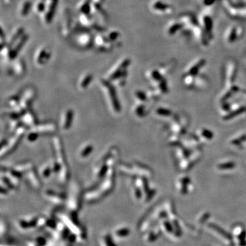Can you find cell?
I'll return each instance as SVG.
<instances>
[{
	"instance_id": "cell-44",
	"label": "cell",
	"mask_w": 246,
	"mask_h": 246,
	"mask_svg": "<svg viewBox=\"0 0 246 246\" xmlns=\"http://www.w3.org/2000/svg\"><path fill=\"white\" fill-rule=\"evenodd\" d=\"M106 36L108 38L110 41L112 42H116L118 39V38L121 36V33L117 30H112L107 32L106 34Z\"/></svg>"
},
{
	"instance_id": "cell-13",
	"label": "cell",
	"mask_w": 246,
	"mask_h": 246,
	"mask_svg": "<svg viewBox=\"0 0 246 246\" xmlns=\"http://www.w3.org/2000/svg\"><path fill=\"white\" fill-rule=\"evenodd\" d=\"M94 38L90 32L78 34L75 39L76 45L82 49H89L94 45Z\"/></svg>"
},
{
	"instance_id": "cell-55",
	"label": "cell",
	"mask_w": 246,
	"mask_h": 246,
	"mask_svg": "<svg viewBox=\"0 0 246 246\" xmlns=\"http://www.w3.org/2000/svg\"><path fill=\"white\" fill-rule=\"evenodd\" d=\"M245 1H246V0H245Z\"/></svg>"
},
{
	"instance_id": "cell-39",
	"label": "cell",
	"mask_w": 246,
	"mask_h": 246,
	"mask_svg": "<svg viewBox=\"0 0 246 246\" xmlns=\"http://www.w3.org/2000/svg\"><path fill=\"white\" fill-rule=\"evenodd\" d=\"M47 240L44 236H39L34 239L30 240L26 243V246H46Z\"/></svg>"
},
{
	"instance_id": "cell-36",
	"label": "cell",
	"mask_w": 246,
	"mask_h": 246,
	"mask_svg": "<svg viewBox=\"0 0 246 246\" xmlns=\"http://www.w3.org/2000/svg\"><path fill=\"white\" fill-rule=\"evenodd\" d=\"M32 168H33V165L31 163H29V162H26L25 163L16 165L14 168H12V170L14 172H16L22 175L23 173L28 172V171Z\"/></svg>"
},
{
	"instance_id": "cell-12",
	"label": "cell",
	"mask_w": 246,
	"mask_h": 246,
	"mask_svg": "<svg viewBox=\"0 0 246 246\" xmlns=\"http://www.w3.org/2000/svg\"><path fill=\"white\" fill-rule=\"evenodd\" d=\"M198 22L211 41L213 38V21L212 17L207 13H201L198 18Z\"/></svg>"
},
{
	"instance_id": "cell-19",
	"label": "cell",
	"mask_w": 246,
	"mask_h": 246,
	"mask_svg": "<svg viewBox=\"0 0 246 246\" xmlns=\"http://www.w3.org/2000/svg\"><path fill=\"white\" fill-rule=\"evenodd\" d=\"M51 58V52L45 47H41L36 51L34 60L38 66H41L47 64Z\"/></svg>"
},
{
	"instance_id": "cell-20",
	"label": "cell",
	"mask_w": 246,
	"mask_h": 246,
	"mask_svg": "<svg viewBox=\"0 0 246 246\" xmlns=\"http://www.w3.org/2000/svg\"><path fill=\"white\" fill-rule=\"evenodd\" d=\"M178 19L183 23L185 28H187V29L192 30L194 27L199 25L197 17L194 14L190 12L184 13V14L181 15Z\"/></svg>"
},
{
	"instance_id": "cell-4",
	"label": "cell",
	"mask_w": 246,
	"mask_h": 246,
	"mask_svg": "<svg viewBox=\"0 0 246 246\" xmlns=\"http://www.w3.org/2000/svg\"><path fill=\"white\" fill-rule=\"evenodd\" d=\"M130 64L131 60L129 58H123L110 70L107 75L106 79L112 82L121 76H127V68Z\"/></svg>"
},
{
	"instance_id": "cell-40",
	"label": "cell",
	"mask_w": 246,
	"mask_h": 246,
	"mask_svg": "<svg viewBox=\"0 0 246 246\" xmlns=\"http://www.w3.org/2000/svg\"><path fill=\"white\" fill-rule=\"evenodd\" d=\"M68 178H69V171H68L67 165H66V164H65V165H62L60 167L59 179H60L61 183H65L67 182Z\"/></svg>"
},
{
	"instance_id": "cell-11",
	"label": "cell",
	"mask_w": 246,
	"mask_h": 246,
	"mask_svg": "<svg viewBox=\"0 0 246 246\" xmlns=\"http://www.w3.org/2000/svg\"><path fill=\"white\" fill-rule=\"evenodd\" d=\"M45 9L42 14V18L45 24L49 25L52 21L54 17L58 4V0H45Z\"/></svg>"
},
{
	"instance_id": "cell-22",
	"label": "cell",
	"mask_w": 246,
	"mask_h": 246,
	"mask_svg": "<svg viewBox=\"0 0 246 246\" xmlns=\"http://www.w3.org/2000/svg\"><path fill=\"white\" fill-rule=\"evenodd\" d=\"M131 231L129 228L126 226H119L114 229L112 232V236L117 242L125 241L130 235Z\"/></svg>"
},
{
	"instance_id": "cell-41",
	"label": "cell",
	"mask_w": 246,
	"mask_h": 246,
	"mask_svg": "<svg viewBox=\"0 0 246 246\" xmlns=\"http://www.w3.org/2000/svg\"><path fill=\"white\" fill-rule=\"evenodd\" d=\"M109 170V166L106 163H102L101 165L99 166V167L96 171V176L98 178H105L106 176L107 173Z\"/></svg>"
},
{
	"instance_id": "cell-18",
	"label": "cell",
	"mask_w": 246,
	"mask_h": 246,
	"mask_svg": "<svg viewBox=\"0 0 246 246\" xmlns=\"http://www.w3.org/2000/svg\"><path fill=\"white\" fill-rule=\"evenodd\" d=\"M72 19L68 11H64V16L63 18L61 28V33L64 38L68 39L72 33Z\"/></svg>"
},
{
	"instance_id": "cell-49",
	"label": "cell",
	"mask_w": 246,
	"mask_h": 246,
	"mask_svg": "<svg viewBox=\"0 0 246 246\" xmlns=\"http://www.w3.org/2000/svg\"><path fill=\"white\" fill-rule=\"evenodd\" d=\"M7 226L6 224L3 223V220H1V235L3 236L4 235L5 233H6L7 232Z\"/></svg>"
},
{
	"instance_id": "cell-9",
	"label": "cell",
	"mask_w": 246,
	"mask_h": 246,
	"mask_svg": "<svg viewBox=\"0 0 246 246\" xmlns=\"http://www.w3.org/2000/svg\"><path fill=\"white\" fill-rule=\"evenodd\" d=\"M150 8L152 12L161 16H168L174 12L172 6L162 0H154L152 1L150 4Z\"/></svg>"
},
{
	"instance_id": "cell-50",
	"label": "cell",
	"mask_w": 246,
	"mask_h": 246,
	"mask_svg": "<svg viewBox=\"0 0 246 246\" xmlns=\"http://www.w3.org/2000/svg\"><path fill=\"white\" fill-rule=\"evenodd\" d=\"M135 95H136V96L141 101L146 100V95H145L144 92H141V91H137V92H135Z\"/></svg>"
},
{
	"instance_id": "cell-10",
	"label": "cell",
	"mask_w": 246,
	"mask_h": 246,
	"mask_svg": "<svg viewBox=\"0 0 246 246\" xmlns=\"http://www.w3.org/2000/svg\"><path fill=\"white\" fill-rule=\"evenodd\" d=\"M29 39V35L28 34L25 33L21 37L19 38L16 42H14L12 45H10V49L9 51L8 55L6 60L8 61L14 60L18 56L19 53L23 47L28 41Z\"/></svg>"
},
{
	"instance_id": "cell-46",
	"label": "cell",
	"mask_w": 246,
	"mask_h": 246,
	"mask_svg": "<svg viewBox=\"0 0 246 246\" xmlns=\"http://www.w3.org/2000/svg\"><path fill=\"white\" fill-rule=\"evenodd\" d=\"M175 65V62H170L169 63H167V64H165V66H162L160 68L159 71L161 72V74H164V73H166V72H168L170 70H171L173 68H174V66Z\"/></svg>"
},
{
	"instance_id": "cell-37",
	"label": "cell",
	"mask_w": 246,
	"mask_h": 246,
	"mask_svg": "<svg viewBox=\"0 0 246 246\" xmlns=\"http://www.w3.org/2000/svg\"><path fill=\"white\" fill-rule=\"evenodd\" d=\"M92 78V75L90 73H86L82 76L79 82V86L80 88L82 90L86 89L88 87V85L90 84Z\"/></svg>"
},
{
	"instance_id": "cell-48",
	"label": "cell",
	"mask_w": 246,
	"mask_h": 246,
	"mask_svg": "<svg viewBox=\"0 0 246 246\" xmlns=\"http://www.w3.org/2000/svg\"><path fill=\"white\" fill-rule=\"evenodd\" d=\"M51 172H53V170L51 167L49 166L46 167L43 170V172H42V176H43L44 178H48V177L50 176Z\"/></svg>"
},
{
	"instance_id": "cell-16",
	"label": "cell",
	"mask_w": 246,
	"mask_h": 246,
	"mask_svg": "<svg viewBox=\"0 0 246 246\" xmlns=\"http://www.w3.org/2000/svg\"><path fill=\"white\" fill-rule=\"evenodd\" d=\"M53 147H54L56 161H58L59 165L61 167L66 163L65 162V155H64V148H63L62 142H61L60 138H58V136L55 137L53 140Z\"/></svg>"
},
{
	"instance_id": "cell-8",
	"label": "cell",
	"mask_w": 246,
	"mask_h": 246,
	"mask_svg": "<svg viewBox=\"0 0 246 246\" xmlns=\"http://www.w3.org/2000/svg\"><path fill=\"white\" fill-rule=\"evenodd\" d=\"M114 181H115V172L114 167H109V170L106 176H105L104 181L101 185L99 189L105 196L112 192L114 187Z\"/></svg>"
},
{
	"instance_id": "cell-33",
	"label": "cell",
	"mask_w": 246,
	"mask_h": 246,
	"mask_svg": "<svg viewBox=\"0 0 246 246\" xmlns=\"http://www.w3.org/2000/svg\"><path fill=\"white\" fill-rule=\"evenodd\" d=\"M13 72L17 76H21L25 71V64L22 59H17L14 61L12 66Z\"/></svg>"
},
{
	"instance_id": "cell-28",
	"label": "cell",
	"mask_w": 246,
	"mask_h": 246,
	"mask_svg": "<svg viewBox=\"0 0 246 246\" xmlns=\"http://www.w3.org/2000/svg\"><path fill=\"white\" fill-rule=\"evenodd\" d=\"M236 72V64L234 61L230 60L226 66V79L228 83H231L234 81Z\"/></svg>"
},
{
	"instance_id": "cell-29",
	"label": "cell",
	"mask_w": 246,
	"mask_h": 246,
	"mask_svg": "<svg viewBox=\"0 0 246 246\" xmlns=\"http://www.w3.org/2000/svg\"><path fill=\"white\" fill-rule=\"evenodd\" d=\"M77 10L79 14H91V0H80L77 5Z\"/></svg>"
},
{
	"instance_id": "cell-3",
	"label": "cell",
	"mask_w": 246,
	"mask_h": 246,
	"mask_svg": "<svg viewBox=\"0 0 246 246\" xmlns=\"http://www.w3.org/2000/svg\"><path fill=\"white\" fill-rule=\"evenodd\" d=\"M82 199V192L79 184L75 183L70 189L68 200V208L70 212H76L81 209Z\"/></svg>"
},
{
	"instance_id": "cell-7",
	"label": "cell",
	"mask_w": 246,
	"mask_h": 246,
	"mask_svg": "<svg viewBox=\"0 0 246 246\" xmlns=\"http://www.w3.org/2000/svg\"><path fill=\"white\" fill-rule=\"evenodd\" d=\"M94 45L96 49L101 52L112 51L114 47V43L110 41L103 33H99L94 38Z\"/></svg>"
},
{
	"instance_id": "cell-54",
	"label": "cell",
	"mask_w": 246,
	"mask_h": 246,
	"mask_svg": "<svg viewBox=\"0 0 246 246\" xmlns=\"http://www.w3.org/2000/svg\"><path fill=\"white\" fill-rule=\"evenodd\" d=\"M1 246H15V245H13L12 243L11 244V243H5L4 244H3V243H1Z\"/></svg>"
},
{
	"instance_id": "cell-53",
	"label": "cell",
	"mask_w": 246,
	"mask_h": 246,
	"mask_svg": "<svg viewBox=\"0 0 246 246\" xmlns=\"http://www.w3.org/2000/svg\"><path fill=\"white\" fill-rule=\"evenodd\" d=\"M92 1H94V2H96V3H101V4H103V3L104 0H92Z\"/></svg>"
},
{
	"instance_id": "cell-27",
	"label": "cell",
	"mask_w": 246,
	"mask_h": 246,
	"mask_svg": "<svg viewBox=\"0 0 246 246\" xmlns=\"http://www.w3.org/2000/svg\"><path fill=\"white\" fill-rule=\"evenodd\" d=\"M25 33V29L23 27L18 26L17 27V28H15L13 30L12 33L10 34V35L9 36L8 41H6L8 45H10V46L12 45L14 42H16L19 38L21 37Z\"/></svg>"
},
{
	"instance_id": "cell-47",
	"label": "cell",
	"mask_w": 246,
	"mask_h": 246,
	"mask_svg": "<svg viewBox=\"0 0 246 246\" xmlns=\"http://www.w3.org/2000/svg\"><path fill=\"white\" fill-rule=\"evenodd\" d=\"M39 134L38 133L35 132V131H32L31 133H30L28 135V140L30 142H34L36 140H37V138H39Z\"/></svg>"
},
{
	"instance_id": "cell-26",
	"label": "cell",
	"mask_w": 246,
	"mask_h": 246,
	"mask_svg": "<svg viewBox=\"0 0 246 246\" xmlns=\"http://www.w3.org/2000/svg\"><path fill=\"white\" fill-rule=\"evenodd\" d=\"M105 197L103 194L100 192L99 189H95L89 191L88 193L85 194L84 198L85 201L88 202V203H94L96 202L99 201Z\"/></svg>"
},
{
	"instance_id": "cell-34",
	"label": "cell",
	"mask_w": 246,
	"mask_h": 246,
	"mask_svg": "<svg viewBox=\"0 0 246 246\" xmlns=\"http://www.w3.org/2000/svg\"><path fill=\"white\" fill-rule=\"evenodd\" d=\"M23 122L25 123V126H30V127L35 126L36 124V118L33 112L28 110V112L26 111L25 113L23 115Z\"/></svg>"
},
{
	"instance_id": "cell-6",
	"label": "cell",
	"mask_w": 246,
	"mask_h": 246,
	"mask_svg": "<svg viewBox=\"0 0 246 246\" xmlns=\"http://www.w3.org/2000/svg\"><path fill=\"white\" fill-rule=\"evenodd\" d=\"M243 34V27L237 25H232L228 27L224 32V42L228 45H232L240 39Z\"/></svg>"
},
{
	"instance_id": "cell-35",
	"label": "cell",
	"mask_w": 246,
	"mask_h": 246,
	"mask_svg": "<svg viewBox=\"0 0 246 246\" xmlns=\"http://www.w3.org/2000/svg\"><path fill=\"white\" fill-rule=\"evenodd\" d=\"M32 8V2L30 0H25L23 2L21 3V4L20 5L19 10V15L22 17H26L27 15H28L30 10Z\"/></svg>"
},
{
	"instance_id": "cell-38",
	"label": "cell",
	"mask_w": 246,
	"mask_h": 246,
	"mask_svg": "<svg viewBox=\"0 0 246 246\" xmlns=\"http://www.w3.org/2000/svg\"><path fill=\"white\" fill-rule=\"evenodd\" d=\"M73 116L74 112L72 110H68L66 111L64 122H63V129L66 130V129H68L70 128V126L72 125V120H73Z\"/></svg>"
},
{
	"instance_id": "cell-14",
	"label": "cell",
	"mask_w": 246,
	"mask_h": 246,
	"mask_svg": "<svg viewBox=\"0 0 246 246\" xmlns=\"http://www.w3.org/2000/svg\"><path fill=\"white\" fill-rule=\"evenodd\" d=\"M39 217H31L29 218H23L18 220L17 223V228L20 231L28 232L37 228V221Z\"/></svg>"
},
{
	"instance_id": "cell-31",
	"label": "cell",
	"mask_w": 246,
	"mask_h": 246,
	"mask_svg": "<svg viewBox=\"0 0 246 246\" xmlns=\"http://www.w3.org/2000/svg\"><path fill=\"white\" fill-rule=\"evenodd\" d=\"M45 195L47 199H49L50 201L54 203H62L65 200V196L63 194L57 193V192H53L52 190H47L45 192Z\"/></svg>"
},
{
	"instance_id": "cell-43",
	"label": "cell",
	"mask_w": 246,
	"mask_h": 246,
	"mask_svg": "<svg viewBox=\"0 0 246 246\" xmlns=\"http://www.w3.org/2000/svg\"><path fill=\"white\" fill-rule=\"evenodd\" d=\"M45 9V0H39L34 4V10L38 14H42Z\"/></svg>"
},
{
	"instance_id": "cell-2",
	"label": "cell",
	"mask_w": 246,
	"mask_h": 246,
	"mask_svg": "<svg viewBox=\"0 0 246 246\" xmlns=\"http://www.w3.org/2000/svg\"><path fill=\"white\" fill-rule=\"evenodd\" d=\"M25 125H21L19 127L18 129L15 131L14 135L9 140L8 142H6L5 144L2 143L1 144V156L3 157L6 155L13 150L15 149L17 145L19 144V142L23 136L25 132L26 128L25 127Z\"/></svg>"
},
{
	"instance_id": "cell-1",
	"label": "cell",
	"mask_w": 246,
	"mask_h": 246,
	"mask_svg": "<svg viewBox=\"0 0 246 246\" xmlns=\"http://www.w3.org/2000/svg\"><path fill=\"white\" fill-rule=\"evenodd\" d=\"M100 83L103 89L106 92L107 96L109 100H110V102L111 103L112 107L113 108L114 111L117 112V113H119L121 111V107L120 105L119 101H118L117 94H116L114 85L111 81H108L106 79H101Z\"/></svg>"
},
{
	"instance_id": "cell-51",
	"label": "cell",
	"mask_w": 246,
	"mask_h": 246,
	"mask_svg": "<svg viewBox=\"0 0 246 246\" xmlns=\"http://www.w3.org/2000/svg\"><path fill=\"white\" fill-rule=\"evenodd\" d=\"M215 1H216V0H202L203 4L206 6H212L213 4H214Z\"/></svg>"
},
{
	"instance_id": "cell-42",
	"label": "cell",
	"mask_w": 246,
	"mask_h": 246,
	"mask_svg": "<svg viewBox=\"0 0 246 246\" xmlns=\"http://www.w3.org/2000/svg\"><path fill=\"white\" fill-rule=\"evenodd\" d=\"M148 77H149L150 79L153 80V81L155 82L159 81H160V80L163 79V76H162V74L161 73V72H160L159 70H157V69L150 70V71L148 72Z\"/></svg>"
},
{
	"instance_id": "cell-23",
	"label": "cell",
	"mask_w": 246,
	"mask_h": 246,
	"mask_svg": "<svg viewBox=\"0 0 246 246\" xmlns=\"http://www.w3.org/2000/svg\"><path fill=\"white\" fill-rule=\"evenodd\" d=\"M32 131H35L39 134H51V133L56 132V124L53 123H47L40 125L34 126L32 127Z\"/></svg>"
},
{
	"instance_id": "cell-30",
	"label": "cell",
	"mask_w": 246,
	"mask_h": 246,
	"mask_svg": "<svg viewBox=\"0 0 246 246\" xmlns=\"http://www.w3.org/2000/svg\"><path fill=\"white\" fill-rule=\"evenodd\" d=\"M26 176L28 180L30 181V183L32 184V187H34L36 189H40V187H41V182H40L39 178L38 176L37 173H36L35 170L34 168L30 170L28 172H26Z\"/></svg>"
},
{
	"instance_id": "cell-15",
	"label": "cell",
	"mask_w": 246,
	"mask_h": 246,
	"mask_svg": "<svg viewBox=\"0 0 246 246\" xmlns=\"http://www.w3.org/2000/svg\"><path fill=\"white\" fill-rule=\"evenodd\" d=\"M36 94V90L34 88H29L26 89L25 92L23 93L21 98L19 100V105L24 110H28L30 104L33 101Z\"/></svg>"
},
{
	"instance_id": "cell-45",
	"label": "cell",
	"mask_w": 246,
	"mask_h": 246,
	"mask_svg": "<svg viewBox=\"0 0 246 246\" xmlns=\"http://www.w3.org/2000/svg\"><path fill=\"white\" fill-rule=\"evenodd\" d=\"M92 150H93V146H92V145L90 144L86 145V146H85V147L81 150V152H80V155H81L82 157H86L91 153V152H92Z\"/></svg>"
},
{
	"instance_id": "cell-21",
	"label": "cell",
	"mask_w": 246,
	"mask_h": 246,
	"mask_svg": "<svg viewBox=\"0 0 246 246\" xmlns=\"http://www.w3.org/2000/svg\"><path fill=\"white\" fill-rule=\"evenodd\" d=\"M206 60L204 58H198L194 60L187 66L186 69L187 75L196 76L199 70L205 65Z\"/></svg>"
},
{
	"instance_id": "cell-32",
	"label": "cell",
	"mask_w": 246,
	"mask_h": 246,
	"mask_svg": "<svg viewBox=\"0 0 246 246\" xmlns=\"http://www.w3.org/2000/svg\"><path fill=\"white\" fill-rule=\"evenodd\" d=\"M99 245L100 246H119L117 242L112 237V234L110 233H105L101 236L99 239Z\"/></svg>"
},
{
	"instance_id": "cell-24",
	"label": "cell",
	"mask_w": 246,
	"mask_h": 246,
	"mask_svg": "<svg viewBox=\"0 0 246 246\" xmlns=\"http://www.w3.org/2000/svg\"><path fill=\"white\" fill-rule=\"evenodd\" d=\"M185 28L183 23L180 20H172L167 23L165 28V32L169 36H173L181 32Z\"/></svg>"
},
{
	"instance_id": "cell-52",
	"label": "cell",
	"mask_w": 246,
	"mask_h": 246,
	"mask_svg": "<svg viewBox=\"0 0 246 246\" xmlns=\"http://www.w3.org/2000/svg\"><path fill=\"white\" fill-rule=\"evenodd\" d=\"M62 246H75V244L70 243V242L68 241H64L62 243Z\"/></svg>"
},
{
	"instance_id": "cell-17",
	"label": "cell",
	"mask_w": 246,
	"mask_h": 246,
	"mask_svg": "<svg viewBox=\"0 0 246 246\" xmlns=\"http://www.w3.org/2000/svg\"><path fill=\"white\" fill-rule=\"evenodd\" d=\"M192 34L195 37V39L199 45L203 47H207L209 45V40L207 34L204 31L202 27L200 25H198L194 27L192 29Z\"/></svg>"
},
{
	"instance_id": "cell-5",
	"label": "cell",
	"mask_w": 246,
	"mask_h": 246,
	"mask_svg": "<svg viewBox=\"0 0 246 246\" xmlns=\"http://www.w3.org/2000/svg\"><path fill=\"white\" fill-rule=\"evenodd\" d=\"M223 5L229 16L232 18L237 19H246V6L234 5L230 0H224Z\"/></svg>"
},
{
	"instance_id": "cell-25",
	"label": "cell",
	"mask_w": 246,
	"mask_h": 246,
	"mask_svg": "<svg viewBox=\"0 0 246 246\" xmlns=\"http://www.w3.org/2000/svg\"><path fill=\"white\" fill-rule=\"evenodd\" d=\"M79 22L85 28H89L90 30H94L95 26L96 25L97 23L94 18L92 14H80L79 17Z\"/></svg>"
}]
</instances>
